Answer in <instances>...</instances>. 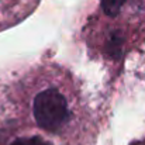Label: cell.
<instances>
[{"instance_id": "cell-2", "label": "cell", "mask_w": 145, "mask_h": 145, "mask_svg": "<svg viewBox=\"0 0 145 145\" xmlns=\"http://www.w3.org/2000/svg\"><path fill=\"white\" fill-rule=\"evenodd\" d=\"M125 1L127 0H101V7H103V10L107 16L116 17L120 13V10H121V7L124 6Z\"/></svg>"}, {"instance_id": "cell-3", "label": "cell", "mask_w": 145, "mask_h": 145, "mask_svg": "<svg viewBox=\"0 0 145 145\" xmlns=\"http://www.w3.org/2000/svg\"><path fill=\"white\" fill-rule=\"evenodd\" d=\"M10 145H51L48 141L42 140L41 137H25L13 141Z\"/></svg>"}, {"instance_id": "cell-1", "label": "cell", "mask_w": 145, "mask_h": 145, "mask_svg": "<svg viewBox=\"0 0 145 145\" xmlns=\"http://www.w3.org/2000/svg\"><path fill=\"white\" fill-rule=\"evenodd\" d=\"M33 108L37 124L49 133L59 131L69 121L66 99L54 88L38 93L34 99Z\"/></svg>"}]
</instances>
